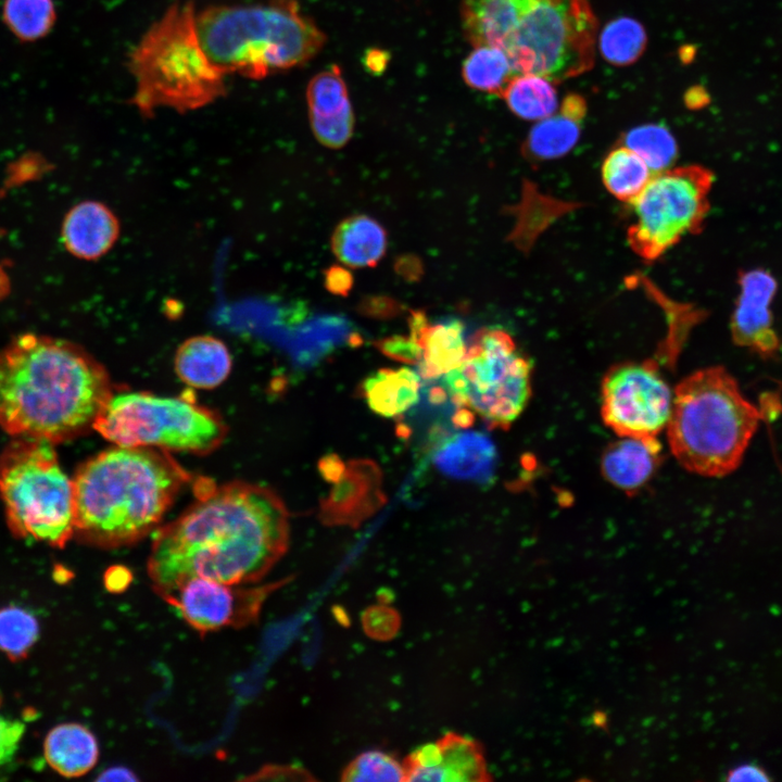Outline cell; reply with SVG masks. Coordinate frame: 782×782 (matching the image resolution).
<instances>
[{"label": "cell", "mask_w": 782, "mask_h": 782, "mask_svg": "<svg viewBox=\"0 0 782 782\" xmlns=\"http://www.w3.org/2000/svg\"><path fill=\"white\" fill-rule=\"evenodd\" d=\"M198 490L153 532L147 571L157 594L192 578L254 584L287 552L289 513L274 490L240 480Z\"/></svg>", "instance_id": "cell-1"}, {"label": "cell", "mask_w": 782, "mask_h": 782, "mask_svg": "<svg viewBox=\"0 0 782 782\" xmlns=\"http://www.w3.org/2000/svg\"><path fill=\"white\" fill-rule=\"evenodd\" d=\"M112 395L105 367L72 341L24 333L0 350V428L14 438H77Z\"/></svg>", "instance_id": "cell-2"}, {"label": "cell", "mask_w": 782, "mask_h": 782, "mask_svg": "<svg viewBox=\"0 0 782 782\" xmlns=\"http://www.w3.org/2000/svg\"><path fill=\"white\" fill-rule=\"evenodd\" d=\"M72 479L74 535L117 548L155 531L191 475L167 451L116 445L80 464Z\"/></svg>", "instance_id": "cell-3"}, {"label": "cell", "mask_w": 782, "mask_h": 782, "mask_svg": "<svg viewBox=\"0 0 782 782\" xmlns=\"http://www.w3.org/2000/svg\"><path fill=\"white\" fill-rule=\"evenodd\" d=\"M461 24L472 47L503 51L516 76L557 85L595 62L598 24L588 0H461Z\"/></svg>", "instance_id": "cell-4"}, {"label": "cell", "mask_w": 782, "mask_h": 782, "mask_svg": "<svg viewBox=\"0 0 782 782\" xmlns=\"http://www.w3.org/2000/svg\"><path fill=\"white\" fill-rule=\"evenodd\" d=\"M195 25L210 61L226 76L249 79L303 66L326 43L298 0L211 5L197 12Z\"/></svg>", "instance_id": "cell-5"}, {"label": "cell", "mask_w": 782, "mask_h": 782, "mask_svg": "<svg viewBox=\"0 0 782 782\" xmlns=\"http://www.w3.org/2000/svg\"><path fill=\"white\" fill-rule=\"evenodd\" d=\"M762 418L726 368H702L673 391L668 443L688 471L723 477L741 465Z\"/></svg>", "instance_id": "cell-6"}, {"label": "cell", "mask_w": 782, "mask_h": 782, "mask_svg": "<svg viewBox=\"0 0 782 782\" xmlns=\"http://www.w3.org/2000/svg\"><path fill=\"white\" fill-rule=\"evenodd\" d=\"M192 2H175L131 49L127 68L134 80L131 105L144 117L157 110L187 113L226 94V75L204 52Z\"/></svg>", "instance_id": "cell-7"}, {"label": "cell", "mask_w": 782, "mask_h": 782, "mask_svg": "<svg viewBox=\"0 0 782 782\" xmlns=\"http://www.w3.org/2000/svg\"><path fill=\"white\" fill-rule=\"evenodd\" d=\"M53 445L14 438L0 453V497L15 537L63 547L74 537V489Z\"/></svg>", "instance_id": "cell-8"}, {"label": "cell", "mask_w": 782, "mask_h": 782, "mask_svg": "<svg viewBox=\"0 0 782 782\" xmlns=\"http://www.w3.org/2000/svg\"><path fill=\"white\" fill-rule=\"evenodd\" d=\"M93 430L123 447H152L205 455L227 436L222 416L191 399L148 392H121L110 398Z\"/></svg>", "instance_id": "cell-9"}, {"label": "cell", "mask_w": 782, "mask_h": 782, "mask_svg": "<svg viewBox=\"0 0 782 782\" xmlns=\"http://www.w3.org/2000/svg\"><path fill=\"white\" fill-rule=\"evenodd\" d=\"M442 387L456 408H466L489 428L507 429L531 396V364L510 335L478 330L464 361L443 376Z\"/></svg>", "instance_id": "cell-10"}, {"label": "cell", "mask_w": 782, "mask_h": 782, "mask_svg": "<svg viewBox=\"0 0 782 782\" xmlns=\"http://www.w3.org/2000/svg\"><path fill=\"white\" fill-rule=\"evenodd\" d=\"M712 180V173L699 165L655 174L630 203L633 220L627 229V240L632 251L653 262L684 236L696 234L709 210Z\"/></svg>", "instance_id": "cell-11"}, {"label": "cell", "mask_w": 782, "mask_h": 782, "mask_svg": "<svg viewBox=\"0 0 782 782\" xmlns=\"http://www.w3.org/2000/svg\"><path fill=\"white\" fill-rule=\"evenodd\" d=\"M601 415L619 437L657 438L668 424L673 392L653 360L608 369L601 387Z\"/></svg>", "instance_id": "cell-12"}, {"label": "cell", "mask_w": 782, "mask_h": 782, "mask_svg": "<svg viewBox=\"0 0 782 782\" xmlns=\"http://www.w3.org/2000/svg\"><path fill=\"white\" fill-rule=\"evenodd\" d=\"M283 582L226 584L192 578L159 594L201 634L255 622L266 598Z\"/></svg>", "instance_id": "cell-13"}, {"label": "cell", "mask_w": 782, "mask_h": 782, "mask_svg": "<svg viewBox=\"0 0 782 782\" xmlns=\"http://www.w3.org/2000/svg\"><path fill=\"white\" fill-rule=\"evenodd\" d=\"M331 483L319 506V518L325 525L358 527L387 502L382 471L374 461H349Z\"/></svg>", "instance_id": "cell-14"}, {"label": "cell", "mask_w": 782, "mask_h": 782, "mask_svg": "<svg viewBox=\"0 0 782 782\" xmlns=\"http://www.w3.org/2000/svg\"><path fill=\"white\" fill-rule=\"evenodd\" d=\"M405 781L478 782L491 780L481 745L457 733H446L417 747L403 761Z\"/></svg>", "instance_id": "cell-15"}, {"label": "cell", "mask_w": 782, "mask_h": 782, "mask_svg": "<svg viewBox=\"0 0 782 782\" xmlns=\"http://www.w3.org/2000/svg\"><path fill=\"white\" fill-rule=\"evenodd\" d=\"M740 293L731 316V335L737 345L745 346L762 357H772L780 348L772 327L771 302L777 292L774 277L765 269H751L741 274Z\"/></svg>", "instance_id": "cell-16"}, {"label": "cell", "mask_w": 782, "mask_h": 782, "mask_svg": "<svg viewBox=\"0 0 782 782\" xmlns=\"http://www.w3.org/2000/svg\"><path fill=\"white\" fill-rule=\"evenodd\" d=\"M121 224L104 203L86 200L74 205L65 215L61 237L72 255L94 261L105 255L116 243Z\"/></svg>", "instance_id": "cell-17"}, {"label": "cell", "mask_w": 782, "mask_h": 782, "mask_svg": "<svg viewBox=\"0 0 782 782\" xmlns=\"http://www.w3.org/2000/svg\"><path fill=\"white\" fill-rule=\"evenodd\" d=\"M586 102L577 93H569L558 110L538 121L522 143V153L533 161H548L566 155L578 142Z\"/></svg>", "instance_id": "cell-18"}, {"label": "cell", "mask_w": 782, "mask_h": 782, "mask_svg": "<svg viewBox=\"0 0 782 782\" xmlns=\"http://www.w3.org/2000/svg\"><path fill=\"white\" fill-rule=\"evenodd\" d=\"M231 354L220 339L199 335L186 339L174 355V369L179 379L195 389H214L229 376Z\"/></svg>", "instance_id": "cell-19"}, {"label": "cell", "mask_w": 782, "mask_h": 782, "mask_svg": "<svg viewBox=\"0 0 782 782\" xmlns=\"http://www.w3.org/2000/svg\"><path fill=\"white\" fill-rule=\"evenodd\" d=\"M620 438L605 450L601 469L611 484L633 492L653 476L660 461L661 445L657 438Z\"/></svg>", "instance_id": "cell-20"}, {"label": "cell", "mask_w": 782, "mask_h": 782, "mask_svg": "<svg viewBox=\"0 0 782 782\" xmlns=\"http://www.w3.org/2000/svg\"><path fill=\"white\" fill-rule=\"evenodd\" d=\"M432 461L447 477L481 482L493 471L495 447L481 432L462 431L446 438L436 449Z\"/></svg>", "instance_id": "cell-21"}, {"label": "cell", "mask_w": 782, "mask_h": 782, "mask_svg": "<svg viewBox=\"0 0 782 782\" xmlns=\"http://www.w3.org/2000/svg\"><path fill=\"white\" fill-rule=\"evenodd\" d=\"M43 754L54 771L67 778H76L94 767L99 745L87 727L66 722L49 731L43 742Z\"/></svg>", "instance_id": "cell-22"}, {"label": "cell", "mask_w": 782, "mask_h": 782, "mask_svg": "<svg viewBox=\"0 0 782 782\" xmlns=\"http://www.w3.org/2000/svg\"><path fill=\"white\" fill-rule=\"evenodd\" d=\"M330 242L333 254L343 265L374 267L386 253L387 234L376 219L354 215L339 223Z\"/></svg>", "instance_id": "cell-23"}, {"label": "cell", "mask_w": 782, "mask_h": 782, "mask_svg": "<svg viewBox=\"0 0 782 782\" xmlns=\"http://www.w3.org/2000/svg\"><path fill=\"white\" fill-rule=\"evenodd\" d=\"M420 378L418 371L407 367L379 369L363 381L362 393L375 414L400 417L418 403Z\"/></svg>", "instance_id": "cell-24"}, {"label": "cell", "mask_w": 782, "mask_h": 782, "mask_svg": "<svg viewBox=\"0 0 782 782\" xmlns=\"http://www.w3.org/2000/svg\"><path fill=\"white\" fill-rule=\"evenodd\" d=\"M416 341L422 350L418 374L426 380L438 379L461 365L468 348L464 326L458 320L428 323Z\"/></svg>", "instance_id": "cell-25"}, {"label": "cell", "mask_w": 782, "mask_h": 782, "mask_svg": "<svg viewBox=\"0 0 782 782\" xmlns=\"http://www.w3.org/2000/svg\"><path fill=\"white\" fill-rule=\"evenodd\" d=\"M601 173L608 192L629 204L640 195L655 175L643 159L625 146L613 149L607 154Z\"/></svg>", "instance_id": "cell-26"}, {"label": "cell", "mask_w": 782, "mask_h": 782, "mask_svg": "<svg viewBox=\"0 0 782 782\" xmlns=\"http://www.w3.org/2000/svg\"><path fill=\"white\" fill-rule=\"evenodd\" d=\"M501 98L515 115L526 121L543 119L559 106L555 84L537 75L515 76Z\"/></svg>", "instance_id": "cell-27"}, {"label": "cell", "mask_w": 782, "mask_h": 782, "mask_svg": "<svg viewBox=\"0 0 782 782\" xmlns=\"http://www.w3.org/2000/svg\"><path fill=\"white\" fill-rule=\"evenodd\" d=\"M515 72L503 51L477 46L462 64V77L472 89L501 97Z\"/></svg>", "instance_id": "cell-28"}, {"label": "cell", "mask_w": 782, "mask_h": 782, "mask_svg": "<svg viewBox=\"0 0 782 782\" xmlns=\"http://www.w3.org/2000/svg\"><path fill=\"white\" fill-rule=\"evenodd\" d=\"M646 43L647 36L643 25L627 16L611 20L598 35L601 55L618 66L634 63L643 54Z\"/></svg>", "instance_id": "cell-29"}, {"label": "cell", "mask_w": 782, "mask_h": 782, "mask_svg": "<svg viewBox=\"0 0 782 782\" xmlns=\"http://www.w3.org/2000/svg\"><path fill=\"white\" fill-rule=\"evenodd\" d=\"M2 13L12 34L24 41L46 36L56 18L53 0H4Z\"/></svg>", "instance_id": "cell-30"}, {"label": "cell", "mask_w": 782, "mask_h": 782, "mask_svg": "<svg viewBox=\"0 0 782 782\" xmlns=\"http://www.w3.org/2000/svg\"><path fill=\"white\" fill-rule=\"evenodd\" d=\"M623 146L635 152L654 174L668 169L678 154L674 137L663 125L645 124L629 130Z\"/></svg>", "instance_id": "cell-31"}, {"label": "cell", "mask_w": 782, "mask_h": 782, "mask_svg": "<svg viewBox=\"0 0 782 782\" xmlns=\"http://www.w3.org/2000/svg\"><path fill=\"white\" fill-rule=\"evenodd\" d=\"M308 116H332L352 106L348 86L339 65L317 73L306 88Z\"/></svg>", "instance_id": "cell-32"}, {"label": "cell", "mask_w": 782, "mask_h": 782, "mask_svg": "<svg viewBox=\"0 0 782 782\" xmlns=\"http://www.w3.org/2000/svg\"><path fill=\"white\" fill-rule=\"evenodd\" d=\"M39 623L29 610L20 606L0 609V651L11 659H20L36 643Z\"/></svg>", "instance_id": "cell-33"}, {"label": "cell", "mask_w": 782, "mask_h": 782, "mask_svg": "<svg viewBox=\"0 0 782 782\" xmlns=\"http://www.w3.org/2000/svg\"><path fill=\"white\" fill-rule=\"evenodd\" d=\"M404 762L379 749L366 751L356 756L343 770L342 781H405Z\"/></svg>", "instance_id": "cell-34"}, {"label": "cell", "mask_w": 782, "mask_h": 782, "mask_svg": "<svg viewBox=\"0 0 782 782\" xmlns=\"http://www.w3.org/2000/svg\"><path fill=\"white\" fill-rule=\"evenodd\" d=\"M308 117L315 138L327 148H342L353 135L355 117L352 106L332 116Z\"/></svg>", "instance_id": "cell-35"}, {"label": "cell", "mask_w": 782, "mask_h": 782, "mask_svg": "<svg viewBox=\"0 0 782 782\" xmlns=\"http://www.w3.org/2000/svg\"><path fill=\"white\" fill-rule=\"evenodd\" d=\"M374 345L382 355L403 364H418L422 356L421 346L411 336L386 337Z\"/></svg>", "instance_id": "cell-36"}, {"label": "cell", "mask_w": 782, "mask_h": 782, "mask_svg": "<svg viewBox=\"0 0 782 782\" xmlns=\"http://www.w3.org/2000/svg\"><path fill=\"white\" fill-rule=\"evenodd\" d=\"M363 626L366 633L375 639H390L399 629L398 614L384 606H375L367 609L363 616Z\"/></svg>", "instance_id": "cell-37"}, {"label": "cell", "mask_w": 782, "mask_h": 782, "mask_svg": "<svg viewBox=\"0 0 782 782\" xmlns=\"http://www.w3.org/2000/svg\"><path fill=\"white\" fill-rule=\"evenodd\" d=\"M24 732L23 722L0 715V768L13 759Z\"/></svg>", "instance_id": "cell-38"}, {"label": "cell", "mask_w": 782, "mask_h": 782, "mask_svg": "<svg viewBox=\"0 0 782 782\" xmlns=\"http://www.w3.org/2000/svg\"><path fill=\"white\" fill-rule=\"evenodd\" d=\"M352 276L349 270L332 266L326 272V287L335 294L345 295L352 287Z\"/></svg>", "instance_id": "cell-39"}, {"label": "cell", "mask_w": 782, "mask_h": 782, "mask_svg": "<svg viewBox=\"0 0 782 782\" xmlns=\"http://www.w3.org/2000/svg\"><path fill=\"white\" fill-rule=\"evenodd\" d=\"M103 581L109 592L119 593L129 586L131 572L124 566H112L105 571Z\"/></svg>", "instance_id": "cell-40"}, {"label": "cell", "mask_w": 782, "mask_h": 782, "mask_svg": "<svg viewBox=\"0 0 782 782\" xmlns=\"http://www.w3.org/2000/svg\"><path fill=\"white\" fill-rule=\"evenodd\" d=\"M728 781H769L768 773L758 765L743 764L731 769L727 774Z\"/></svg>", "instance_id": "cell-41"}, {"label": "cell", "mask_w": 782, "mask_h": 782, "mask_svg": "<svg viewBox=\"0 0 782 782\" xmlns=\"http://www.w3.org/2000/svg\"><path fill=\"white\" fill-rule=\"evenodd\" d=\"M390 61V53L379 48L366 50L363 64L367 72L373 75H380L387 68Z\"/></svg>", "instance_id": "cell-42"}, {"label": "cell", "mask_w": 782, "mask_h": 782, "mask_svg": "<svg viewBox=\"0 0 782 782\" xmlns=\"http://www.w3.org/2000/svg\"><path fill=\"white\" fill-rule=\"evenodd\" d=\"M344 464L336 454H328L320 459L318 467L323 478L332 482L341 474Z\"/></svg>", "instance_id": "cell-43"}, {"label": "cell", "mask_w": 782, "mask_h": 782, "mask_svg": "<svg viewBox=\"0 0 782 782\" xmlns=\"http://www.w3.org/2000/svg\"><path fill=\"white\" fill-rule=\"evenodd\" d=\"M104 774H101L99 780H118V781H133L137 780V778L130 772V770L124 768V767H116V768H110Z\"/></svg>", "instance_id": "cell-44"}]
</instances>
